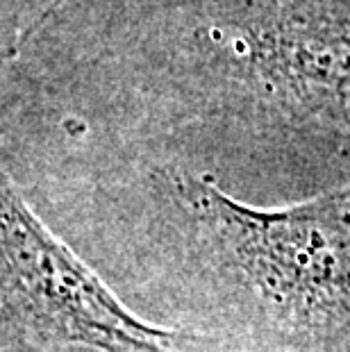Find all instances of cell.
Here are the masks:
<instances>
[{
    "mask_svg": "<svg viewBox=\"0 0 350 352\" xmlns=\"http://www.w3.org/2000/svg\"><path fill=\"white\" fill-rule=\"evenodd\" d=\"M166 189L191 239L264 325L350 352V186L292 207H252L207 177Z\"/></svg>",
    "mask_w": 350,
    "mask_h": 352,
    "instance_id": "obj_1",
    "label": "cell"
},
{
    "mask_svg": "<svg viewBox=\"0 0 350 352\" xmlns=\"http://www.w3.org/2000/svg\"><path fill=\"white\" fill-rule=\"evenodd\" d=\"M0 271L5 334L34 350L203 352L205 341L146 323L62 243L3 173Z\"/></svg>",
    "mask_w": 350,
    "mask_h": 352,
    "instance_id": "obj_2",
    "label": "cell"
},
{
    "mask_svg": "<svg viewBox=\"0 0 350 352\" xmlns=\"http://www.w3.org/2000/svg\"><path fill=\"white\" fill-rule=\"evenodd\" d=\"M223 55L269 107L350 146V21L285 3L248 10Z\"/></svg>",
    "mask_w": 350,
    "mask_h": 352,
    "instance_id": "obj_3",
    "label": "cell"
},
{
    "mask_svg": "<svg viewBox=\"0 0 350 352\" xmlns=\"http://www.w3.org/2000/svg\"><path fill=\"white\" fill-rule=\"evenodd\" d=\"M285 0H248V10H271L282 5Z\"/></svg>",
    "mask_w": 350,
    "mask_h": 352,
    "instance_id": "obj_4",
    "label": "cell"
}]
</instances>
